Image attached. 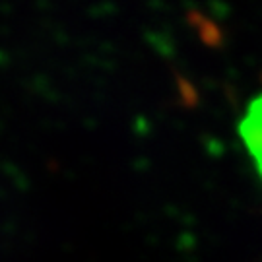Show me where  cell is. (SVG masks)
<instances>
[{
    "label": "cell",
    "instance_id": "1",
    "mask_svg": "<svg viewBox=\"0 0 262 262\" xmlns=\"http://www.w3.org/2000/svg\"><path fill=\"white\" fill-rule=\"evenodd\" d=\"M239 136L262 179V94L251 99L239 121Z\"/></svg>",
    "mask_w": 262,
    "mask_h": 262
}]
</instances>
